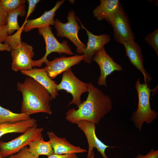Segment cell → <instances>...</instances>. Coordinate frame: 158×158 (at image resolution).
Returning <instances> with one entry per match:
<instances>
[{
  "mask_svg": "<svg viewBox=\"0 0 158 158\" xmlns=\"http://www.w3.org/2000/svg\"><path fill=\"white\" fill-rule=\"evenodd\" d=\"M88 95L77 109L72 108L66 113V119L71 123L85 121L98 124L101 120L113 108L110 97L90 82L88 83Z\"/></svg>",
  "mask_w": 158,
  "mask_h": 158,
  "instance_id": "6da1fadb",
  "label": "cell"
},
{
  "mask_svg": "<svg viewBox=\"0 0 158 158\" xmlns=\"http://www.w3.org/2000/svg\"><path fill=\"white\" fill-rule=\"evenodd\" d=\"M17 89L23 96L21 113L29 116L40 112L52 114L50 105L51 96L48 90L35 80L27 77L23 83H17Z\"/></svg>",
  "mask_w": 158,
  "mask_h": 158,
  "instance_id": "7a4b0ae2",
  "label": "cell"
},
{
  "mask_svg": "<svg viewBox=\"0 0 158 158\" xmlns=\"http://www.w3.org/2000/svg\"><path fill=\"white\" fill-rule=\"evenodd\" d=\"M23 27V25L13 35L8 36L4 41L10 49L12 61L11 68L15 72L30 70L33 67L32 58L34 56L33 47L21 40Z\"/></svg>",
  "mask_w": 158,
  "mask_h": 158,
  "instance_id": "3957f363",
  "label": "cell"
},
{
  "mask_svg": "<svg viewBox=\"0 0 158 158\" xmlns=\"http://www.w3.org/2000/svg\"><path fill=\"white\" fill-rule=\"evenodd\" d=\"M135 87L138 94V104L137 110L132 114L131 120L135 127L141 131L144 123L148 124L152 123L157 118L158 114L150 106V98L152 90L146 82L141 83L140 78L137 80Z\"/></svg>",
  "mask_w": 158,
  "mask_h": 158,
  "instance_id": "277c9868",
  "label": "cell"
},
{
  "mask_svg": "<svg viewBox=\"0 0 158 158\" xmlns=\"http://www.w3.org/2000/svg\"><path fill=\"white\" fill-rule=\"evenodd\" d=\"M106 20L113 29L114 38L116 42L122 44L130 40H135V35L128 16L121 3L116 11Z\"/></svg>",
  "mask_w": 158,
  "mask_h": 158,
  "instance_id": "5b68a950",
  "label": "cell"
},
{
  "mask_svg": "<svg viewBox=\"0 0 158 158\" xmlns=\"http://www.w3.org/2000/svg\"><path fill=\"white\" fill-rule=\"evenodd\" d=\"M43 128H38L37 124L18 137L9 141H0V150L3 158L18 152L31 142L42 137Z\"/></svg>",
  "mask_w": 158,
  "mask_h": 158,
  "instance_id": "8992f818",
  "label": "cell"
},
{
  "mask_svg": "<svg viewBox=\"0 0 158 158\" xmlns=\"http://www.w3.org/2000/svg\"><path fill=\"white\" fill-rule=\"evenodd\" d=\"M38 31L39 34L42 36L44 40L46 45V52L44 56L40 59L33 60V67H40L44 63H47L49 61L47 59V56L53 52L70 55L74 54L67 41L64 40L61 43L59 42L53 34L50 26L39 28Z\"/></svg>",
  "mask_w": 158,
  "mask_h": 158,
  "instance_id": "52a82bcc",
  "label": "cell"
},
{
  "mask_svg": "<svg viewBox=\"0 0 158 158\" xmlns=\"http://www.w3.org/2000/svg\"><path fill=\"white\" fill-rule=\"evenodd\" d=\"M56 89L58 92L63 90L70 93L72 99L68 107L74 104L78 108L82 103L81 97L83 94L88 91V83H86L78 78L72 72L71 68L63 73L61 80L57 84Z\"/></svg>",
  "mask_w": 158,
  "mask_h": 158,
  "instance_id": "ba28073f",
  "label": "cell"
},
{
  "mask_svg": "<svg viewBox=\"0 0 158 158\" xmlns=\"http://www.w3.org/2000/svg\"><path fill=\"white\" fill-rule=\"evenodd\" d=\"M68 21L63 23L58 19L55 20L54 27L57 32L56 35L60 37H66L76 47V52L83 54L86 45L79 39L78 33L80 27L76 20L74 11H69L67 16Z\"/></svg>",
  "mask_w": 158,
  "mask_h": 158,
  "instance_id": "9c48e42d",
  "label": "cell"
},
{
  "mask_svg": "<svg viewBox=\"0 0 158 158\" xmlns=\"http://www.w3.org/2000/svg\"><path fill=\"white\" fill-rule=\"evenodd\" d=\"M92 61L97 63L100 68V74L97 82V84L100 86L107 87V77L115 71L123 70L122 66L116 62L107 53L104 47L96 53L92 57Z\"/></svg>",
  "mask_w": 158,
  "mask_h": 158,
  "instance_id": "30bf717a",
  "label": "cell"
},
{
  "mask_svg": "<svg viewBox=\"0 0 158 158\" xmlns=\"http://www.w3.org/2000/svg\"><path fill=\"white\" fill-rule=\"evenodd\" d=\"M75 124L84 132L87 140L88 150L87 158H90L92 153L93 152V148H96L103 158H108L105 151L109 147L115 148L114 147L109 146L104 144L96 136L95 133L96 124L92 122L80 121L76 122Z\"/></svg>",
  "mask_w": 158,
  "mask_h": 158,
  "instance_id": "8fae6325",
  "label": "cell"
},
{
  "mask_svg": "<svg viewBox=\"0 0 158 158\" xmlns=\"http://www.w3.org/2000/svg\"><path fill=\"white\" fill-rule=\"evenodd\" d=\"M83 60V56L76 54L69 57L64 55L55 58L45 63L44 68L49 76L52 80L71 67L81 62Z\"/></svg>",
  "mask_w": 158,
  "mask_h": 158,
  "instance_id": "7c38bea8",
  "label": "cell"
},
{
  "mask_svg": "<svg viewBox=\"0 0 158 158\" xmlns=\"http://www.w3.org/2000/svg\"><path fill=\"white\" fill-rule=\"evenodd\" d=\"M76 19L80 22L81 28L86 31L88 37L87 45L83 50V60L85 63H90L96 53L110 42V37L107 34L98 35L93 34L84 26L78 17H76Z\"/></svg>",
  "mask_w": 158,
  "mask_h": 158,
  "instance_id": "4fadbf2b",
  "label": "cell"
},
{
  "mask_svg": "<svg viewBox=\"0 0 158 158\" xmlns=\"http://www.w3.org/2000/svg\"><path fill=\"white\" fill-rule=\"evenodd\" d=\"M122 44L125 48L126 55L128 57L130 63L142 73L145 82L147 81L149 85V83L152 80V78L144 68L141 47L134 40L124 42Z\"/></svg>",
  "mask_w": 158,
  "mask_h": 158,
  "instance_id": "5bb4252c",
  "label": "cell"
},
{
  "mask_svg": "<svg viewBox=\"0 0 158 158\" xmlns=\"http://www.w3.org/2000/svg\"><path fill=\"white\" fill-rule=\"evenodd\" d=\"M20 72L22 74L33 78L44 87L49 93L52 99H56L59 95L56 89L57 84L49 76L44 68H34Z\"/></svg>",
  "mask_w": 158,
  "mask_h": 158,
  "instance_id": "9a60e30c",
  "label": "cell"
},
{
  "mask_svg": "<svg viewBox=\"0 0 158 158\" xmlns=\"http://www.w3.org/2000/svg\"><path fill=\"white\" fill-rule=\"evenodd\" d=\"M47 134L54 154L61 155L87 152V150L85 149L71 144L65 138L58 136L53 131H48Z\"/></svg>",
  "mask_w": 158,
  "mask_h": 158,
  "instance_id": "2e32d148",
  "label": "cell"
},
{
  "mask_svg": "<svg viewBox=\"0 0 158 158\" xmlns=\"http://www.w3.org/2000/svg\"><path fill=\"white\" fill-rule=\"evenodd\" d=\"M65 1L64 0L57 1L52 9L49 11H45L39 17L28 20L23 27V31L27 32L35 28L38 29L47 26L54 25L55 20L54 18L56 12Z\"/></svg>",
  "mask_w": 158,
  "mask_h": 158,
  "instance_id": "e0dca14e",
  "label": "cell"
},
{
  "mask_svg": "<svg viewBox=\"0 0 158 158\" xmlns=\"http://www.w3.org/2000/svg\"><path fill=\"white\" fill-rule=\"evenodd\" d=\"M36 119L32 118L16 123L6 122L0 123V138L9 133H23L37 124Z\"/></svg>",
  "mask_w": 158,
  "mask_h": 158,
  "instance_id": "ac0fdd59",
  "label": "cell"
},
{
  "mask_svg": "<svg viewBox=\"0 0 158 158\" xmlns=\"http://www.w3.org/2000/svg\"><path fill=\"white\" fill-rule=\"evenodd\" d=\"M120 3L118 0H100V4L93 11V15L99 21L106 20L116 11Z\"/></svg>",
  "mask_w": 158,
  "mask_h": 158,
  "instance_id": "d6986e66",
  "label": "cell"
},
{
  "mask_svg": "<svg viewBox=\"0 0 158 158\" xmlns=\"http://www.w3.org/2000/svg\"><path fill=\"white\" fill-rule=\"evenodd\" d=\"M28 145L29 151L36 158H39L41 155L49 156L54 154L50 141H45L43 137L30 143Z\"/></svg>",
  "mask_w": 158,
  "mask_h": 158,
  "instance_id": "ffe728a7",
  "label": "cell"
},
{
  "mask_svg": "<svg viewBox=\"0 0 158 158\" xmlns=\"http://www.w3.org/2000/svg\"><path fill=\"white\" fill-rule=\"evenodd\" d=\"M25 5L24 4L18 8L8 12L6 26L8 36L11 35L15 31L20 28L18 21V16H24L26 14Z\"/></svg>",
  "mask_w": 158,
  "mask_h": 158,
  "instance_id": "44dd1931",
  "label": "cell"
},
{
  "mask_svg": "<svg viewBox=\"0 0 158 158\" xmlns=\"http://www.w3.org/2000/svg\"><path fill=\"white\" fill-rule=\"evenodd\" d=\"M31 118L30 116L25 114L15 113L0 105V123H16Z\"/></svg>",
  "mask_w": 158,
  "mask_h": 158,
  "instance_id": "7402d4cb",
  "label": "cell"
},
{
  "mask_svg": "<svg viewBox=\"0 0 158 158\" xmlns=\"http://www.w3.org/2000/svg\"><path fill=\"white\" fill-rule=\"evenodd\" d=\"M2 5L8 12L15 10L24 4L25 0H1Z\"/></svg>",
  "mask_w": 158,
  "mask_h": 158,
  "instance_id": "603a6c76",
  "label": "cell"
},
{
  "mask_svg": "<svg viewBox=\"0 0 158 158\" xmlns=\"http://www.w3.org/2000/svg\"><path fill=\"white\" fill-rule=\"evenodd\" d=\"M145 41L155 50L158 56V29L147 35L145 37Z\"/></svg>",
  "mask_w": 158,
  "mask_h": 158,
  "instance_id": "cb8c5ba5",
  "label": "cell"
},
{
  "mask_svg": "<svg viewBox=\"0 0 158 158\" xmlns=\"http://www.w3.org/2000/svg\"><path fill=\"white\" fill-rule=\"evenodd\" d=\"M8 158H36L29 151L26 146L21 149L16 154H13Z\"/></svg>",
  "mask_w": 158,
  "mask_h": 158,
  "instance_id": "d4e9b609",
  "label": "cell"
},
{
  "mask_svg": "<svg viewBox=\"0 0 158 158\" xmlns=\"http://www.w3.org/2000/svg\"><path fill=\"white\" fill-rule=\"evenodd\" d=\"M8 12L2 5L0 0V25L5 26L7 24Z\"/></svg>",
  "mask_w": 158,
  "mask_h": 158,
  "instance_id": "484cf974",
  "label": "cell"
},
{
  "mask_svg": "<svg viewBox=\"0 0 158 158\" xmlns=\"http://www.w3.org/2000/svg\"><path fill=\"white\" fill-rule=\"evenodd\" d=\"M40 1L39 0H28V7L25 22H26L30 14L35 11L37 4Z\"/></svg>",
  "mask_w": 158,
  "mask_h": 158,
  "instance_id": "4316f807",
  "label": "cell"
},
{
  "mask_svg": "<svg viewBox=\"0 0 158 158\" xmlns=\"http://www.w3.org/2000/svg\"><path fill=\"white\" fill-rule=\"evenodd\" d=\"M135 158H158V150L151 149L145 155L139 154Z\"/></svg>",
  "mask_w": 158,
  "mask_h": 158,
  "instance_id": "83f0119b",
  "label": "cell"
},
{
  "mask_svg": "<svg viewBox=\"0 0 158 158\" xmlns=\"http://www.w3.org/2000/svg\"><path fill=\"white\" fill-rule=\"evenodd\" d=\"M8 36L6 25H0V44L5 41Z\"/></svg>",
  "mask_w": 158,
  "mask_h": 158,
  "instance_id": "f1b7e54d",
  "label": "cell"
},
{
  "mask_svg": "<svg viewBox=\"0 0 158 158\" xmlns=\"http://www.w3.org/2000/svg\"><path fill=\"white\" fill-rule=\"evenodd\" d=\"M47 158H78V157L75 153L61 155L54 154L48 156Z\"/></svg>",
  "mask_w": 158,
  "mask_h": 158,
  "instance_id": "f546056e",
  "label": "cell"
},
{
  "mask_svg": "<svg viewBox=\"0 0 158 158\" xmlns=\"http://www.w3.org/2000/svg\"><path fill=\"white\" fill-rule=\"evenodd\" d=\"M90 158H95V155L94 153V152L92 153L91 155Z\"/></svg>",
  "mask_w": 158,
  "mask_h": 158,
  "instance_id": "4dcf8cb0",
  "label": "cell"
},
{
  "mask_svg": "<svg viewBox=\"0 0 158 158\" xmlns=\"http://www.w3.org/2000/svg\"><path fill=\"white\" fill-rule=\"evenodd\" d=\"M70 2L72 4H73L75 2V0H70Z\"/></svg>",
  "mask_w": 158,
  "mask_h": 158,
  "instance_id": "1f68e13d",
  "label": "cell"
},
{
  "mask_svg": "<svg viewBox=\"0 0 158 158\" xmlns=\"http://www.w3.org/2000/svg\"><path fill=\"white\" fill-rule=\"evenodd\" d=\"M0 158H3L2 157V156L1 151H0Z\"/></svg>",
  "mask_w": 158,
  "mask_h": 158,
  "instance_id": "d6a6232c",
  "label": "cell"
}]
</instances>
